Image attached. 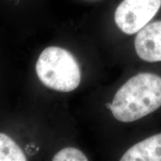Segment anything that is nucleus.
I'll return each instance as SVG.
<instances>
[{"mask_svg": "<svg viewBox=\"0 0 161 161\" xmlns=\"http://www.w3.org/2000/svg\"><path fill=\"white\" fill-rule=\"evenodd\" d=\"M21 148L5 134L0 133V161H25Z\"/></svg>", "mask_w": 161, "mask_h": 161, "instance_id": "6", "label": "nucleus"}, {"mask_svg": "<svg viewBox=\"0 0 161 161\" xmlns=\"http://www.w3.org/2000/svg\"><path fill=\"white\" fill-rule=\"evenodd\" d=\"M53 161H86L88 159L78 148L67 147L58 152L52 159Z\"/></svg>", "mask_w": 161, "mask_h": 161, "instance_id": "7", "label": "nucleus"}, {"mask_svg": "<svg viewBox=\"0 0 161 161\" xmlns=\"http://www.w3.org/2000/svg\"><path fill=\"white\" fill-rule=\"evenodd\" d=\"M106 108H108V109H111V108H112V103H108V104H106Z\"/></svg>", "mask_w": 161, "mask_h": 161, "instance_id": "8", "label": "nucleus"}, {"mask_svg": "<svg viewBox=\"0 0 161 161\" xmlns=\"http://www.w3.org/2000/svg\"><path fill=\"white\" fill-rule=\"evenodd\" d=\"M121 161H161V134L147 138L130 148Z\"/></svg>", "mask_w": 161, "mask_h": 161, "instance_id": "5", "label": "nucleus"}, {"mask_svg": "<svg viewBox=\"0 0 161 161\" xmlns=\"http://www.w3.org/2000/svg\"><path fill=\"white\" fill-rule=\"evenodd\" d=\"M36 72L44 85L59 92L73 91L81 78L75 57L58 46H49L42 52L36 63Z\"/></svg>", "mask_w": 161, "mask_h": 161, "instance_id": "2", "label": "nucleus"}, {"mask_svg": "<svg viewBox=\"0 0 161 161\" xmlns=\"http://www.w3.org/2000/svg\"><path fill=\"white\" fill-rule=\"evenodd\" d=\"M160 106L161 77L140 73L119 89L110 110L117 120L130 122L148 115Z\"/></svg>", "mask_w": 161, "mask_h": 161, "instance_id": "1", "label": "nucleus"}, {"mask_svg": "<svg viewBox=\"0 0 161 161\" xmlns=\"http://www.w3.org/2000/svg\"><path fill=\"white\" fill-rule=\"evenodd\" d=\"M134 44L141 59L147 62L161 61V21L146 25L139 31Z\"/></svg>", "mask_w": 161, "mask_h": 161, "instance_id": "4", "label": "nucleus"}, {"mask_svg": "<svg viewBox=\"0 0 161 161\" xmlns=\"http://www.w3.org/2000/svg\"><path fill=\"white\" fill-rule=\"evenodd\" d=\"M161 7V0H123L115 12L116 25L127 35L145 27Z\"/></svg>", "mask_w": 161, "mask_h": 161, "instance_id": "3", "label": "nucleus"}]
</instances>
